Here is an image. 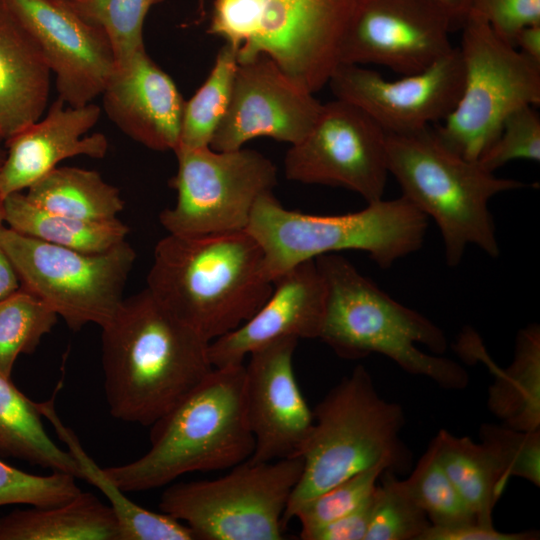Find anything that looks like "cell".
I'll list each match as a JSON object with an SVG mask.
<instances>
[{
    "label": "cell",
    "mask_w": 540,
    "mask_h": 540,
    "mask_svg": "<svg viewBox=\"0 0 540 540\" xmlns=\"http://www.w3.org/2000/svg\"><path fill=\"white\" fill-rule=\"evenodd\" d=\"M479 438L498 462L505 480L521 477L540 486V430L519 431L484 423Z\"/></svg>",
    "instance_id": "d590c367"
},
{
    "label": "cell",
    "mask_w": 540,
    "mask_h": 540,
    "mask_svg": "<svg viewBox=\"0 0 540 540\" xmlns=\"http://www.w3.org/2000/svg\"><path fill=\"white\" fill-rule=\"evenodd\" d=\"M315 263L326 290L318 338L347 360L382 354L406 372L424 376L440 387L464 389L469 376L457 362L433 353L447 348L444 332L428 318L394 300L339 253Z\"/></svg>",
    "instance_id": "277c9868"
},
{
    "label": "cell",
    "mask_w": 540,
    "mask_h": 540,
    "mask_svg": "<svg viewBox=\"0 0 540 540\" xmlns=\"http://www.w3.org/2000/svg\"><path fill=\"white\" fill-rule=\"evenodd\" d=\"M402 407L384 400L363 365L342 378L313 409V425L301 448L303 471L283 515V525L306 501L342 480L385 464L406 472L412 463L400 439Z\"/></svg>",
    "instance_id": "5b68a950"
},
{
    "label": "cell",
    "mask_w": 540,
    "mask_h": 540,
    "mask_svg": "<svg viewBox=\"0 0 540 540\" xmlns=\"http://www.w3.org/2000/svg\"><path fill=\"white\" fill-rule=\"evenodd\" d=\"M101 334L111 415L151 426L213 370L210 342L147 288L124 298Z\"/></svg>",
    "instance_id": "6da1fadb"
},
{
    "label": "cell",
    "mask_w": 540,
    "mask_h": 540,
    "mask_svg": "<svg viewBox=\"0 0 540 540\" xmlns=\"http://www.w3.org/2000/svg\"><path fill=\"white\" fill-rule=\"evenodd\" d=\"M55 75L59 99L80 107L102 94L115 58L106 33L66 0H4Z\"/></svg>",
    "instance_id": "e0dca14e"
},
{
    "label": "cell",
    "mask_w": 540,
    "mask_h": 540,
    "mask_svg": "<svg viewBox=\"0 0 540 540\" xmlns=\"http://www.w3.org/2000/svg\"><path fill=\"white\" fill-rule=\"evenodd\" d=\"M246 231L169 234L155 246L147 289L210 343L235 330L268 299L273 283Z\"/></svg>",
    "instance_id": "7a4b0ae2"
},
{
    "label": "cell",
    "mask_w": 540,
    "mask_h": 540,
    "mask_svg": "<svg viewBox=\"0 0 540 540\" xmlns=\"http://www.w3.org/2000/svg\"><path fill=\"white\" fill-rule=\"evenodd\" d=\"M516 159L540 160V117L531 105L517 109L504 120L496 140L478 162L495 172Z\"/></svg>",
    "instance_id": "74e56055"
},
{
    "label": "cell",
    "mask_w": 540,
    "mask_h": 540,
    "mask_svg": "<svg viewBox=\"0 0 540 540\" xmlns=\"http://www.w3.org/2000/svg\"><path fill=\"white\" fill-rule=\"evenodd\" d=\"M539 533L535 530L507 533L498 531L493 525L478 522L454 526L430 525L420 540H536Z\"/></svg>",
    "instance_id": "60d3db41"
},
{
    "label": "cell",
    "mask_w": 540,
    "mask_h": 540,
    "mask_svg": "<svg viewBox=\"0 0 540 540\" xmlns=\"http://www.w3.org/2000/svg\"><path fill=\"white\" fill-rule=\"evenodd\" d=\"M5 223L23 235L89 253L106 251L126 240L129 228L118 218L90 221L49 212L22 192L5 197Z\"/></svg>",
    "instance_id": "4316f807"
},
{
    "label": "cell",
    "mask_w": 540,
    "mask_h": 540,
    "mask_svg": "<svg viewBox=\"0 0 540 540\" xmlns=\"http://www.w3.org/2000/svg\"><path fill=\"white\" fill-rule=\"evenodd\" d=\"M322 105L272 58L260 54L238 63L230 102L210 147L236 150L260 136L296 144L312 129Z\"/></svg>",
    "instance_id": "2e32d148"
},
{
    "label": "cell",
    "mask_w": 540,
    "mask_h": 540,
    "mask_svg": "<svg viewBox=\"0 0 540 540\" xmlns=\"http://www.w3.org/2000/svg\"><path fill=\"white\" fill-rule=\"evenodd\" d=\"M428 218L408 199L384 198L360 211L316 215L286 209L273 192L254 205L246 231L257 241L262 271L271 283L300 263L345 250L366 252L381 268L417 251Z\"/></svg>",
    "instance_id": "52a82bcc"
},
{
    "label": "cell",
    "mask_w": 540,
    "mask_h": 540,
    "mask_svg": "<svg viewBox=\"0 0 540 540\" xmlns=\"http://www.w3.org/2000/svg\"><path fill=\"white\" fill-rule=\"evenodd\" d=\"M5 222V197L0 191V226Z\"/></svg>",
    "instance_id": "f6af8a7d"
},
{
    "label": "cell",
    "mask_w": 540,
    "mask_h": 540,
    "mask_svg": "<svg viewBox=\"0 0 540 540\" xmlns=\"http://www.w3.org/2000/svg\"><path fill=\"white\" fill-rule=\"evenodd\" d=\"M387 167L408 199L441 233L445 258L457 266L469 245L499 255L489 201L523 188L521 181L497 177L478 161L448 148L431 126L410 133H386Z\"/></svg>",
    "instance_id": "8992f818"
},
{
    "label": "cell",
    "mask_w": 540,
    "mask_h": 540,
    "mask_svg": "<svg viewBox=\"0 0 540 540\" xmlns=\"http://www.w3.org/2000/svg\"><path fill=\"white\" fill-rule=\"evenodd\" d=\"M356 0H214L208 33L237 51L260 54L315 93L339 64L340 44Z\"/></svg>",
    "instance_id": "ba28073f"
},
{
    "label": "cell",
    "mask_w": 540,
    "mask_h": 540,
    "mask_svg": "<svg viewBox=\"0 0 540 540\" xmlns=\"http://www.w3.org/2000/svg\"><path fill=\"white\" fill-rule=\"evenodd\" d=\"M37 207L82 220L117 219L124 208L119 190L94 171L56 167L32 184L25 194Z\"/></svg>",
    "instance_id": "f1b7e54d"
},
{
    "label": "cell",
    "mask_w": 540,
    "mask_h": 540,
    "mask_svg": "<svg viewBox=\"0 0 540 540\" xmlns=\"http://www.w3.org/2000/svg\"><path fill=\"white\" fill-rule=\"evenodd\" d=\"M0 247L11 261L21 288L30 292L67 326L80 330L107 324L122 300L136 253L125 240L98 253L47 243L0 226Z\"/></svg>",
    "instance_id": "8fae6325"
},
{
    "label": "cell",
    "mask_w": 540,
    "mask_h": 540,
    "mask_svg": "<svg viewBox=\"0 0 540 540\" xmlns=\"http://www.w3.org/2000/svg\"><path fill=\"white\" fill-rule=\"evenodd\" d=\"M38 407L75 458L81 479L96 486L107 497L119 522L121 540H194L189 527L181 521L163 512L147 510L125 496L86 453L74 431L61 421L54 408V396L38 402Z\"/></svg>",
    "instance_id": "d4e9b609"
},
{
    "label": "cell",
    "mask_w": 540,
    "mask_h": 540,
    "mask_svg": "<svg viewBox=\"0 0 540 540\" xmlns=\"http://www.w3.org/2000/svg\"><path fill=\"white\" fill-rule=\"evenodd\" d=\"M87 22L107 35L115 64L144 47L143 24L149 10L163 0H66Z\"/></svg>",
    "instance_id": "836d02e7"
},
{
    "label": "cell",
    "mask_w": 540,
    "mask_h": 540,
    "mask_svg": "<svg viewBox=\"0 0 540 540\" xmlns=\"http://www.w3.org/2000/svg\"><path fill=\"white\" fill-rule=\"evenodd\" d=\"M468 14L487 22L502 40L514 46L523 28L540 24V0H471Z\"/></svg>",
    "instance_id": "f35d334b"
},
{
    "label": "cell",
    "mask_w": 540,
    "mask_h": 540,
    "mask_svg": "<svg viewBox=\"0 0 540 540\" xmlns=\"http://www.w3.org/2000/svg\"><path fill=\"white\" fill-rule=\"evenodd\" d=\"M373 495L365 540H420L431 522L391 470H384Z\"/></svg>",
    "instance_id": "d6a6232c"
},
{
    "label": "cell",
    "mask_w": 540,
    "mask_h": 540,
    "mask_svg": "<svg viewBox=\"0 0 540 540\" xmlns=\"http://www.w3.org/2000/svg\"><path fill=\"white\" fill-rule=\"evenodd\" d=\"M21 287L18 275L0 247V300L13 294Z\"/></svg>",
    "instance_id": "7bdbcfd3"
},
{
    "label": "cell",
    "mask_w": 540,
    "mask_h": 540,
    "mask_svg": "<svg viewBox=\"0 0 540 540\" xmlns=\"http://www.w3.org/2000/svg\"><path fill=\"white\" fill-rule=\"evenodd\" d=\"M58 315L20 287L0 300V373L11 377L17 357L33 353Z\"/></svg>",
    "instance_id": "4dcf8cb0"
},
{
    "label": "cell",
    "mask_w": 540,
    "mask_h": 540,
    "mask_svg": "<svg viewBox=\"0 0 540 540\" xmlns=\"http://www.w3.org/2000/svg\"><path fill=\"white\" fill-rule=\"evenodd\" d=\"M41 417L38 402L26 397L11 377L0 373V455L81 479L75 458L50 438Z\"/></svg>",
    "instance_id": "484cf974"
},
{
    "label": "cell",
    "mask_w": 540,
    "mask_h": 540,
    "mask_svg": "<svg viewBox=\"0 0 540 540\" xmlns=\"http://www.w3.org/2000/svg\"><path fill=\"white\" fill-rule=\"evenodd\" d=\"M150 449L140 458L103 468L125 493L167 485L195 471L232 468L255 447L245 404V365L214 367L151 426Z\"/></svg>",
    "instance_id": "3957f363"
},
{
    "label": "cell",
    "mask_w": 540,
    "mask_h": 540,
    "mask_svg": "<svg viewBox=\"0 0 540 540\" xmlns=\"http://www.w3.org/2000/svg\"><path fill=\"white\" fill-rule=\"evenodd\" d=\"M337 99L363 110L386 133H410L437 124L455 107L463 86L458 47L418 73L387 80L355 64H338L328 81Z\"/></svg>",
    "instance_id": "9a60e30c"
},
{
    "label": "cell",
    "mask_w": 540,
    "mask_h": 540,
    "mask_svg": "<svg viewBox=\"0 0 540 540\" xmlns=\"http://www.w3.org/2000/svg\"><path fill=\"white\" fill-rule=\"evenodd\" d=\"M75 480V476L60 471L48 475L27 473L0 460V506L62 504L81 492Z\"/></svg>",
    "instance_id": "8d00e7d4"
},
{
    "label": "cell",
    "mask_w": 540,
    "mask_h": 540,
    "mask_svg": "<svg viewBox=\"0 0 540 540\" xmlns=\"http://www.w3.org/2000/svg\"><path fill=\"white\" fill-rule=\"evenodd\" d=\"M50 75L39 47L5 5L0 10V136L4 142L42 117Z\"/></svg>",
    "instance_id": "7402d4cb"
},
{
    "label": "cell",
    "mask_w": 540,
    "mask_h": 540,
    "mask_svg": "<svg viewBox=\"0 0 540 540\" xmlns=\"http://www.w3.org/2000/svg\"><path fill=\"white\" fill-rule=\"evenodd\" d=\"M238 66L236 49L225 43L195 94L185 101L179 146L208 147L226 114Z\"/></svg>",
    "instance_id": "f546056e"
},
{
    "label": "cell",
    "mask_w": 540,
    "mask_h": 540,
    "mask_svg": "<svg viewBox=\"0 0 540 540\" xmlns=\"http://www.w3.org/2000/svg\"><path fill=\"white\" fill-rule=\"evenodd\" d=\"M373 495L344 516L316 528L300 531V538L303 540H365L371 519Z\"/></svg>",
    "instance_id": "ab89813d"
},
{
    "label": "cell",
    "mask_w": 540,
    "mask_h": 540,
    "mask_svg": "<svg viewBox=\"0 0 540 540\" xmlns=\"http://www.w3.org/2000/svg\"><path fill=\"white\" fill-rule=\"evenodd\" d=\"M101 95L109 119L134 141L156 151L179 146L185 100L145 47L115 64Z\"/></svg>",
    "instance_id": "d6986e66"
},
{
    "label": "cell",
    "mask_w": 540,
    "mask_h": 540,
    "mask_svg": "<svg viewBox=\"0 0 540 540\" xmlns=\"http://www.w3.org/2000/svg\"><path fill=\"white\" fill-rule=\"evenodd\" d=\"M4 139L0 136V165L5 157V150L3 149Z\"/></svg>",
    "instance_id": "bcb514c9"
},
{
    "label": "cell",
    "mask_w": 540,
    "mask_h": 540,
    "mask_svg": "<svg viewBox=\"0 0 540 540\" xmlns=\"http://www.w3.org/2000/svg\"><path fill=\"white\" fill-rule=\"evenodd\" d=\"M441 1L455 16L458 22L462 23L467 15L471 0H439Z\"/></svg>",
    "instance_id": "ee69618b"
},
{
    "label": "cell",
    "mask_w": 540,
    "mask_h": 540,
    "mask_svg": "<svg viewBox=\"0 0 540 540\" xmlns=\"http://www.w3.org/2000/svg\"><path fill=\"white\" fill-rule=\"evenodd\" d=\"M384 470H388L385 464H377L303 503L293 517L298 519L301 531L326 524L358 508L373 495Z\"/></svg>",
    "instance_id": "e575fe53"
},
{
    "label": "cell",
    "mask_w": 540,
    "mask_h": 540,
    "mask_svg": "<svg viewBox=\"0 0 540 540\" xmlns=\"http://www.w3.org/2000/svg\"><path fill=\"white\" fill-rule=\"evenodd\" d=\"M431 442L444 471L478 523L493 525L494 506L507 485L494 455L484 444L444 429Z\"/></svg>",
    "instance_id": "83f0119b"
},
{
    "label": "cell",
    "mask_w": 540,
    "mask_h": 540,
    "mask_svg": "<svg viewBox=\"0 0 540 540\" xmlns=\"http://www.w3.org/2000/svg\"><path fill=\"white\" fill-rule=\"evenodd\" d=\"M458 22L439 0H356L339 64H377L400 75L423 71L454 47Z\"/></svg>",
    "instance_id": "5bb4252c"
},
{
    "label": "cell",
    "mask_w": 540,
    "mask_h": 540,
    "mask_svg": "<svg viewBox=\"0 0 540 540\" xmlns=\"http://www.w3.org/2000/svg\"><path fill=\"white\" fill-rule=\"evenodd\" d=\"M0 540H121V532L111 506L81 491L62 504L0 518Z\"/></svg>",
    "instance_id": "cb8c5ba5"
},
{
    "label": "cell",
    "mask_w": 540,
    "mask_h": 540,
    "mask_svg": "<svg viewBox=\"0 0 540 540\" xmlns=\"http://www.w3.org/2000/svg\"><path fill=\"white\" fill-rule=\"evenodd\" d=\"M101 108L89 103L80 107L56 99L43 119L5 140L0 165V191L4 197L22 192L68 158H103L108 140L101 133L87 135L100 118Z\"/></svg>",
    "instance_id": "44dd1931"
},
{
    "label": "cell",
    "mask_w": 540,
    "mask_h": 540,
    "mask_svg": "<svg viewBox=\"0 0 540 540\" xmlns=\"http://www.w3.org/2000/svg\"><path fill=\"white\" fill-rule=\"evenodd\" d=\"M463 336L460 349L481 360L492 372L488 389L489 411L501 424L519 431L540 430V328L536 324L521 329L516 338L511 364L501 369L487 355L474 335Z\"/></svg>",
    "instance_id": "603a6c76"
},
{
    "label": "cell",
    "mask_w": 540,
    "mask_h": 540,
    "mask_svg": "<svg viewBox=\"0 0 540 540\" xmlns=\"http://www.w3.org/2000/svg\"><path fill=\"white\" fill-rule=\"evenodd\" d=\"M178 168L170 180L176 204L159 215L169 234L205 235L246 230L257 200L277 184L274 163L240 148L178 146Z\"/></svg>",
    "instance_id": "7c38bea8"
},
{
    "label": "cell",
    "mask_w": 540,
    "mask_h": 540,
    "mask_svg": "<svg viewBox=\"0 0 540 540\" xmlns=\"http://www.w3.org/2000/svg\"><path fill=\"white\" fill-rule=\"evenodd\" d=\"M325 298V283L315 259L281 274L251 318L210 343L213 367L243 363L254 350L281 338H318Z\"/></svg>",
    "instance_id": "ffe728a7"
},
{
    "label": "cell",
    "mask_w": 540,
    "mask_h": 540,
    "mask_svg": "<svg viewBox=\"0 0 540 540\" xmlns=\"http://www.w3.org/2000/svg\"><path fill=\"white\" fill-rule=\"evenodd\" d=\"M302 471L300 456L247 459L222 477L171 485L159 508L184 522L194 539L280 540L283 515Z\"/></svg>",
    "instance_id": "30bf717a"
},
{
    "label": "cell",
    "mask_w": 540,
    "mask_h": 540,
    "mask_svg": "<svg viewBox=\"0 0 540 540\" xmlns=\"http://www.w3.org/2000/svg\"><path fill=\"white\" fill-rule=\"evenodd\" d=\"M298 339L285 337L249 354L245 365V404L255 447L249 458L268 462L297 457L313 425L295 376Z\"/></svg>",
    "instance_id": "ac0fdd59"
},
{
    "label": "cell",
    "mask_w": 540,
    "mask_h": 540,
    "mask_svg": "<svg viewBox=\"0 0 540 540\" xmlns=\"http://www.w3.org/2000/svg\"><path fill=\"white\" fill-rule=\"evenodd\" d=\"M514 46L525 56L540 63V24L523 28L518 33Z\"/></svg>",
    "instance_id": "b9f144b4"
},
{
    "label": "cell",
    "mask_w": 540,
    "mask_h": 540,
    "mask_svg": "<svg viewBox=\"0 0 540 540\" xmlns=\"http://www.w3.org/2000/svg\"><path fill=\"white\" fill-rule=\"evenodd\" d=\"M403 484L432 525L454 526L478 522L444 471L431 442Z\"/></svg>",
    "instance_id": "1f68e13d"
},
{
    "label": "cell",
    "mask_w": 540,
    "mask_h": 540,
    "mask_svg": "<svg viewBox=\"0 0 540 540\" xmlns=\"http://www.w3.org/2000/svg\"><path fill=\"white\" fill-rule=\"evenodd\" d=\"M5 6L4 0H0V10Z\"/></svg>",
    "instance_id": "7dc6e473"
},
{
    "label": "cell",
    "mask_w": 540,
    "mask_h": 540,
    "mask_svg": "<svg viewBox=\"0 0 540 540\" xmlns=\"http://www.w3.org/2000/svg\"><path fill=\"white\" fill-rule=\"evenodd\" d=\"M461 24L462 91L434 130L452 151L478 161L512 112L539 105L540 63L502 40L477 16L468 14Z\"/></svg>",
    "instance_id": "9c48e42d"
},
{
    "label": "cell",
    "mask_w": 540,
    "mask_h": 540,
    "mask_svg": "<svg viewBox=\"0 0 540 540\" xmlns=\"http://www.w3.org/2000/svg\"><path fill=\"white\" fill-rule=\"evenodd\" d=\"M287 179L340 186L367 203L383 198L389 174L386 132L363 110L337 99L322 105L309 133L284 158Z\"/></svg>",
    "instance_id": "4fadbf2b"
}]
</instances>
